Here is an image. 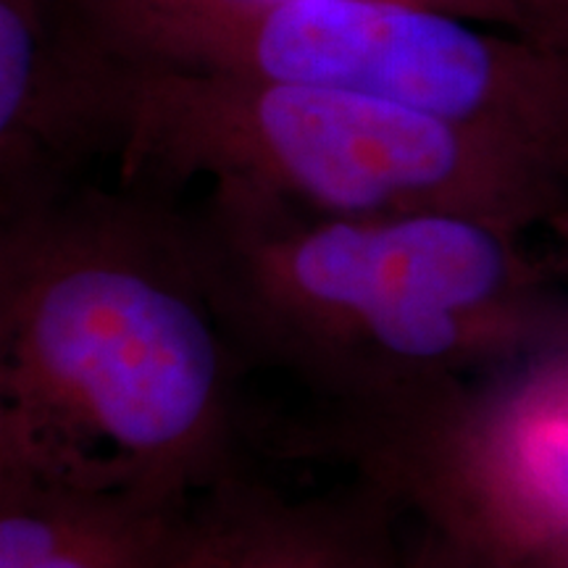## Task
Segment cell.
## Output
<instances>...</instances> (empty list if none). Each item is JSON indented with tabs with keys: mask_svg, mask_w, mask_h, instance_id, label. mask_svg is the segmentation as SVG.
I'll return each mask as SVG.
<instances>
[{
	"mask_svg": "<svg viewBox=\"0 0 568 568\" xmlns=\"http://www.w3.org/2000/svg\"><path fill=\"white\" fill-rule=\"evenodd\" d=\"M184 222L245 372L301 389L308 445L406 506L495 379L568 347V284L485 219L326 216L209 187Z\"/></svg>",
	"mask_w": 568,
	"mask_h": 568,
	"instance_id": "6da1fadb",
	"label": "cell"
},
{
	"mask_svg": "<svg viewBox=\"0 0 568 568\" xmlns=\"http://www.w3.org/2000/svg\"><path fill=\"white\" fill-rule=\"evenodd\" d=\"M245 374L174 195L0 216V426L201 495L245 468Z\"/></svg>",
	"mask_w": 568,
	"mask_h": 568,
	"instance_id": "7a4b0ae2",
	"label": "cell"
},
{
	"mask_svg": "<svg viewBox=\"0 0 568 568\" xmlns=\"http://www.w3.org/2000/svg\"><path fill=\"white\" fill-rule=\"evenodd\" d=\"M109 105L124 187L203 180L326 216L458 213L524 234L568 205V176L527 148L353 92L109 53Z\"/></svg>",
	"mask_w": 568,
	"mask_h": 568,
	"instance_id": "3957f363",
	"label": "cell"
},
{
	"mask_svg": "<svg viewBox=\"0 0 568 568\" xmlns=\"http://www.w3.org/2000/svg\"><path fill=\"white\" fill-rule=\"evenodd\" d=\"M134 63L353 92L489 132L568 176V53L410 0H71Z\"/></svg>",
	"mask_w": 568,
	"mask_h": 568,
	"instance_id": "277c9868",
	"label": "cell"
},
{
	"mask_svg": "<svg viewBox=\"0 0 568 568\" xmlns=\"http://www.w3.org/2000/svg\"><path fill=\"white\" fill-rule=\"evenodd\" d=\"M418 518L518 556L568 531V347L500 376L477 397L429 479Z\"/></svg>",
	"mask_w": 568,
	"mask_h": 568,
	"instance_id": "5b68a950",
	"label": "cell"
},
{
	"mask_svg": "<svg viewBox=\"0 0 568 568\" xmlns=\"http://www.w3.org/2000/svg\"><path fill=\"white\" fill-rule=\"evenodd\" d=\"M195 500L0 426V568H174Z\"/></svg>",
	"mask_w": 568,
	"mask_h": 568,
	"instance_id": "8992f818",
	"label": "cell"
},
{
	"mask_svg": "<svg viewBox=\"0 0 568 568\" xmlns=\"http://www.w3.org/2000/svg\"><path fill=\"white\" fill-rule=\"evenodd\" d=\"M113 151L109 53L71 0H0V216L77 187Z\"/></svg>",
	"mask_w": 568,
	"mask_h": 568,
	"instance_id": "52a82bcc",
	"label": "cell"
},
{
	"mask_svg": "<svg viewBox=\"0 0 568 568\" xmlns=\"http://www.w3.org/2000/svg\"><path fill=\"white\" fill-rule=\"evenodd\" d=\"M406 510L358 474L329 493L290 495L243 468L197 495L174 568H397Z\"/></svg>",
	"mask_w": 568,
	"mask_h": 568,
	"instance_id": "ba28073f",
	"label": "cell"
},
{
	"mask_svg": "<svg viewBox=\"0 0 568 568\" xmlns=\"http://www.w3.org/2000/svg\"><path fill=\"white\" fill-rule=\"evenodd\" d=\"M397 568H516L506 552L485 539L447 524L418 518V531L408 539Z\"/></svg>",
	"mask_w": 568,
	"mask_h": 568,
	"instance_id": "9c48e42d",
	"label": "cell"
},
{
	"mask_svg": "<svg viewBox=\"0 0 568 568\" xmlns=\"http://www.w3.org/2000/svg\"><path fill=\"white\" fill-rule=\"evenodd\" d=\"M410 3L435 6V9L458 13L479 24L500 27V30L527 38V13H524L521 0H410Z\"/></svg>",
	"mask_w": 568,
	"mask_h": 568,
	"instance_id": "30bf717a",
	"label": "cell"
},
{
	"mask_svg": "<svg viewBox=\"0 0 568 568\" xmlns=\"http://www.w3.org/2000/svg\"><path fill=\"white\" fill-rule=\"evenodd\" d=\"M527 38L568 53V0H521Z\"/></svg>",
	"mask_w": 568,
	"mask_h": 568,
	"instance_id": "8fae6325",
	"label": "cell"
},
{
	"mask_svg": "<svg viewBox=\"0 0 568 568\" xmlns=\"http://www.w3.org/2000/svg\"><path fill=\"white\" fill-rule=\"evenodd\" d=\"M539 232L545 234V258L558 274V280L568 284V205L552 213Z\"/></svg>",
	"mask_w": 568,
	"mask_h": 568,
	"instance_id": "7c38bea8",
	"label": "cell"
},
{
	"mask_svg": "<svg viewBox=\"0 0 568 568\" xmlns=\"http://www.w3.org/2000/svg\"><path fill=\"white\" fill-rule=\"evenodd\" d=\"M516 568H568V531L527 552L508 556Z\"/></svg>",
	"mask_w": 568,
	"mask_h": 568,
	"instance_id": "4fadbf2b",
	"label": "cell"
}]
</instances>
